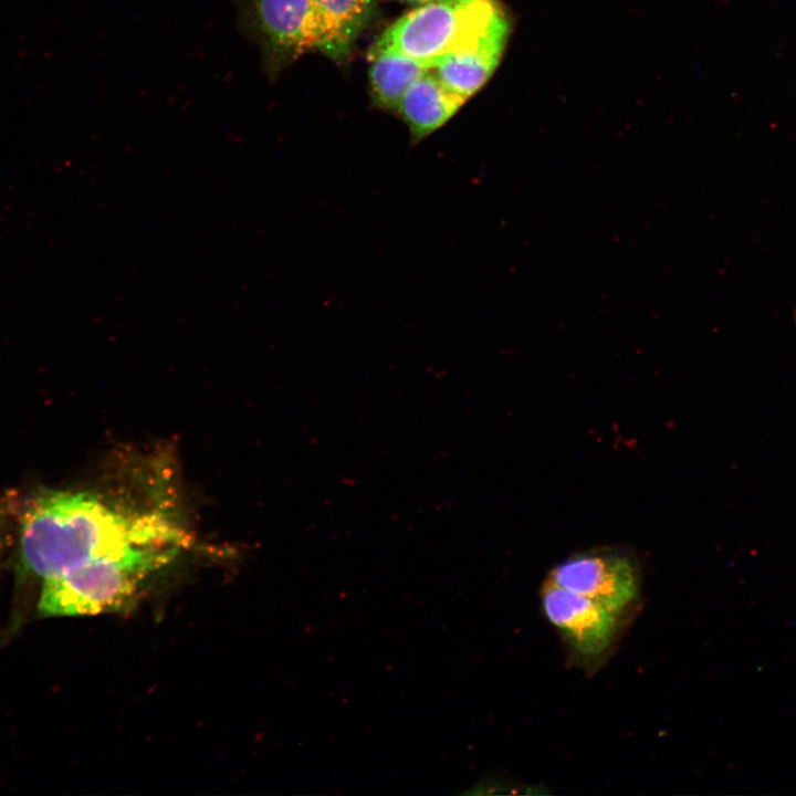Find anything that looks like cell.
Segmentation results:
<instances>
[{"label": "cell", "instance_id": "cell-7", "mask_svg": "<svg viewBox=\"0 0 796 796\" xmlns=\"http://www.w3.org/2000/svg\"><path fill=\"white\" fill-rule=\"evenodd\" d=\"M465 101L430 70L402 95L396 113L407 124L410 142L416 145L443 126Z\"/></svg>", "mask_w": 796, "mask_h": 796}, {"label": "cell", "instance_id": "cell-4", "mask_svg": "<svg viewBox=\"0 0 796 796\" xmlns=\"http://www.w3.org/2000/svg\"><path fill=\"white\" fill-rule=\"evenodd\" d=\"M269 71L276 72L306 50L329 54V34L313 0H239Z\"/></svg>", "mask_w": 796, "mask_h": 796}, {"label": "cell", "instance_id": "cell-8", "mask_svg": "<svg viewBox=\"0 0 796 796\" xmlns=\"http://www.w3.org/2000/svg\"><path fill=\"white\" fill-rule=\"evenodd\" d=\"M509 32L510 22L492 31L476 46L442 59L431 71L447 88L468 100L495 71Z\"/></svg>", "mask_w": 796, "mask_h": 796}, {"label": "cell", "instance_id": "cell-12", "mask_svg": "<svg viewBox=\"0 0 796 796\" xmlns=\"http://www.w3.org/2000/svg\"><path fill=\"white\" fill-rule=\"evenodd\" d=\"M400 1L409 2V3H422V4H423V3L431 2V1H433V0H400Z\"/></svg>", "mask_w": 796, "mask_h": 796}, {"label": "cell", "instance_id": "cell-3", "mask_svg": "<svg viewBox=\"0 0 796 796\" xmlns=\"http://www.w3.org/2000/svg\"><path fill=\"white\" fill-rule=\"evenodd\" d=\"M507 22L495 0H433L404 14L371 46L432 69L442 59L476 46Z\"/></svg>", "mask_w": 796, "mask_h": 796}, {"label": "cell", "instance_id": "cell-10", "mask_svg": "<svg viewBox=\"0 0 796 796\" xmlns=\"http://www.w3.org/2000/svg\"><path fill=\"white\" fill-rule=\"evenodd\" d=\"M326 24L331 49L328 56L343 60L373 10V0H313Z\"/></svg>", "mask_w": 796, "mask_h": 796}, {"label": "cell", "instance_id": "cell-2", "mask_svg": "<svg viewBox=\"0 0 796 796\" xmlns=\"http://www.w3.org/2000/svg\"><path fill=\"white\" fill-rule=\"evenodd\" d=\"M180 549L146 547L121 557L92 561L72 572L43 579L38 616H85L122 609L148 576L168 564Z\"/></svg>", "mask_w": 796, "mask_h": 796}, {"label": "cell", "instance_id": "cell-9", "mask_svg": "<svg viewBox=\"0 0 796 796\" xmlns=\"http://www.w3.org/2000/svg\"><path fill=\"white\" fill-rule=\"evenodd\" d=\"M369 82L377 106L396 112L407 90L431 69L399 52L370 46Z\"/></svg>", "mask_w": 796, "mask_h": 796}, {"label": "cell", "instance_id": "cell-5", "mask_svg": "<svg viewBox=\"0 0 796 796\" xmlns=\"http://www.w3.org/2000/svg\"><path fill=\"white\" fill-rule=\"evenodd\" d=\"M548 578L599 603L624 620L640 601V568L632 557L619 551L577 553L558 563Z\"/></svg>", "mask_w": 796, "mask_h": 796}, {"label": "cell", "instance_id": "cell-11", "mask_svg": "<svg viewBox=\"0 0 796 796\" xmlns=\"http://www.w3.org/2000/svg\"><path fill=\"white\" fill-rule=\"evenodd\" d=\"M6 512L2 507H0V540L4 527V521H6Z\"/></svg>", "mask_w": 796, "mask_h": 796}, {"label": "cell", "instance_id": "cell-1", "mask_svg": "<svg viewBox=\"0 0 796 796\" xmlns=\"http://www.w3.org/2000/svg\"><path fill=\"white\" fill-rule=\"evenodd\" d=\"M188 541L161 514L130 515L88 493L49 492L24 511L19 549L22 567L43 580L146 547L185 548Z\"/></svg>", "mask_w": 796, "mask_h": 796}, {"label": "cell", "instance_id": "cell-6", "mask_svg": "<svg viewBox=\"0 0 796 796\" xmlns=\"http://www.w3.org/2000/svg\"><path fill=\"white\" fill-rule=\"evenodd\" d=\"M541 603L546 618L570 652L589 666L601 662L610 652L625 621L599 603L567 590L549 578L541 589Z\"/></svg>", "mask_w": 796, "mask_h": 796}]
</instances>
